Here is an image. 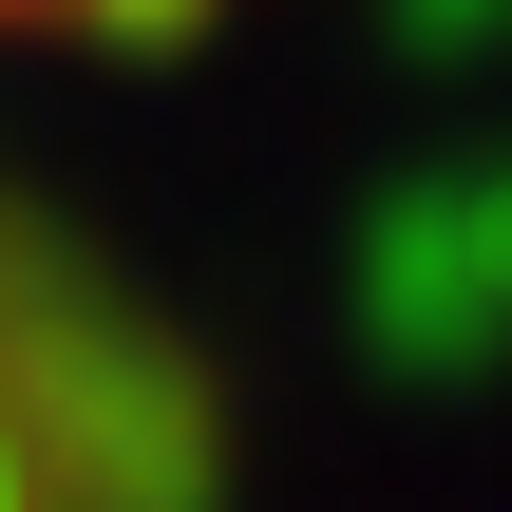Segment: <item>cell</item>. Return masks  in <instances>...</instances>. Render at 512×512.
<instances>
[{"label":"cell","mask_w":512,"mask_h":512,"mask_svg":"<svg viewBox=\"0 0 512 512\" xmlns=\"http://www.w3.org/2000/svg\"><path fill=\"white\" fill-rule=\"evenodd\" d=\"M0 512H228V380L38 190H0Z\"/></svg>","instance_id":"cell-1"},{"label":"cell","mask_w":512,"mask_h":512,"mask_svg":"<svg viewBox=\"0 0 512 512\" xmlns=\"http://www.w3.org/2000/svg\"><path fill=\"white\" fill-rule=\"evenodd\" d=\"M152 19H209V0H0V38H152Z\"/></svg>","instance_id":"cell-2"}]
</instances>
